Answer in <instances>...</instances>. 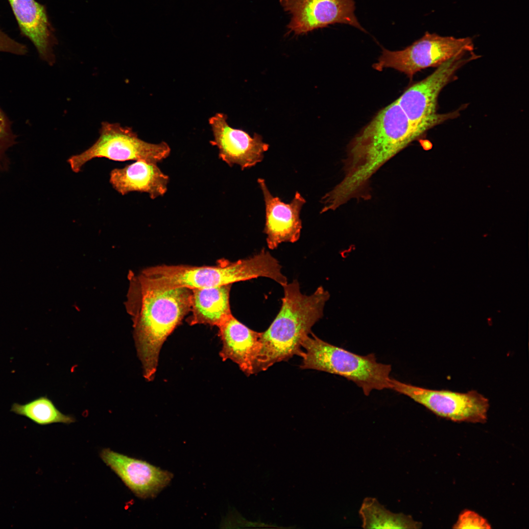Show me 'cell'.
<instances>
[{
    "instance_id": "cell-1",
    "label": "cell",
    "mask_w": 529,
    "mask_h": 529,
    "mask_svg": "<svg viewBox=\"0 0 529 529\" xmlns=\"http://www.w3.org/2000/svg\"><path fill=\"white\" fill-rule=\"evenodd\" d=\"M125 303L133 323V337L143 376L153 380L159 355L167 338L190 313L192 289L151 287L137 275H130Z\"/></svg>"
},
{
    "instance_id": "cell-2",
    "label": "cell",
    "mask_w": 529,
    "mask_h": 529,
    "mask_svg": "<svg viewBox=\"0 0 529 529\" xmlns=\"http://www.w3.org/2000/svg\"><path fill=\"white\" fill-rule=\"evenodd\" d=\"M283 287L284 296L280 310L268 328L261 332L254 374L294 355L301 357L302 341L322 317L329 296L322 287L310 295L303 294L296 280Z\"/></svg>"
},
{
    "instance_id": "cell-3",
    "label": "cell",
    "mask_w": 529,
    "mask_h": 529,
    "mask_svg": "<svg viewBox=\"0 0 529 529\" xmlns=\"http://www.w3.org/2000/svg\"><path fill=\"white\" fill-rule=\"evenodd\" d=\"M137 275L149 286L162 289L208 288L260 277L270 278L281 285L287 281L278 261L264 250L234 262L222 259L216 265L203 266L161 264L146 267Z\"/></svg>"
},
{
    "instance_id": "cell-4",
    "label": "cell",
    "mask_w": 529,
    "mask_h": 529,
    "mask_svg": "<svg viewBox=\"0 0 529 529\" xmlns=\"http://www.w3.org/2000/svg\"><path fill=\"white\" fill-rule=\"evenodd\" d=\"M302 341L301 369L336 374L353 382L368 396L373 390L391 389L390 364L377 361L374 354L361 356L333 345L312 332Z\"/></svg>"
},
{
    "instance_id": "cell-5",
    "label": "cell",
    "mask_w": 529,
    "mask_h": 529,
    "mask_svg": "<svg viewBox=\"0 0 529 529\" xmlns=\"http://www.w3.org/2000/svg\"><path fill=\"white\" fill-rule=\"evenodd\" d=\"M479 57L473 51L451 59L427 77L409 87L396 99L420 137L433 126L458 116L459 110L447 114L437 113L438 97L443 88L455 79L457 70Z\"/></svg>"
},
{
    "instance_id": "cell-6",
    "label": "cell",
    "mask_w": 529,
    "mask_h": 529,
    "mask_svg": "<svg viewBox=\"0 0 529 529\" xmlns=\"http://www.w3.org/2000/svg\"><path fill=\"white\" fill-rule=\"evenodd\" d=\"M170 148L167 143L146 142L139 138L128 127L118 123L102 122L99 137L89 148L71 156L67 162L75 173L81 171L89 161L96 158L123 162L142 160L157 164L168 157Z\"/></svg>"
},
{
    "instance_id": "cell-7",
    "label": "cell",
    "mask_w": 529,
    "mask_h": 529,
    "mask_svg": "<svg viewBox=\"0 0 529 529\" xmlns=\"http://www.w3.org/2000/svg\"><path fill=\"white\" fill-rule=\"evenodd\" d=\"M474 49V43L470 37L442 36L427 31L421 38L402 50L391 51L383 48L373 68L378 71L392 68L412 78L423 69L437 68L458 55L472 52Z\"/></svg>"
},
{
    "instance_id": "cell-8",
    "label": "cell",
    "mask_w": 529,
    "mask_h": 529,
    "mask_svg": "<svg viewBox=\"0 0 529 529\" xmlns=\"http://www.w3.org/2000/svg\"><path fill=\"white\" fill-rule=\"evenodd\" d=\"M391 389L405 395L436 415L456 422L484 423L488 400L476 391L460 393L427 389L391 379Z\"/></svg>"
},
{
    "instance_id": "cell-9",
    "label": "cell",
    "mask_w": 529,
    "mask_h": 529,
    "mask_svg": "<svg viewBox=\"0 0 529 529\" xmlns=\"http://www.w3.org/2000/svg\"><path fill=\"white\" fill-rule=\"evenodd\" d=\"M290 15L289 33L299 36L336 24H347L366 30L354 13V0H279Z\"/></svg>"
},
{
    "instance_id": "cell-10",
    "label": "cell",
    "mask_w": 529,
    "mask_h": 529,
    "mask_svg": "<svg viewBox=\"0 0 529 529\" xmlns=\"http://www.w3.org/2000/svg\"><path fill=\"white\" fill-rule=\"evenodd\" d=\"M227 116L217 113L209 119L214 139L211 144L219 150V158L230 167L240 166L242 170L261 162L269 145L257 133L252 137L248 133L231 127Z\"/></svg>"
},
{
    "instance_id": "cell-11",
    "label": "cell",
    "mask_w": 529,
    "mask_h": 529,
    "mask_svg": "<svg viewBox=\"0 0 529 529\" xmlns=\"http://www.w3.org/2000/svg\"><path fill=\"white\" fill-rule=\"evenodd\" d=\"M100 456L103 461L138 497H155L171 480L173 475L140 459L104 449Z\"/></svg>"
},
{
    "instance_id": "cell-12",
    "label": "cell",
    "mask_w": 529,
    "mask_h": 529,
    "mask_svg": "<svg viewBox=\"0 0 529 529\" xmlns=\"http://www.w3.org/2000/svg\"><path fill=\"white\" fill-rule=\"evenodd\" d=\"M258 182L265 202L264 232L267 235L268 248L274 249L282 242L298 240L302 229L300 213L306 200L297 192L290 203H285L278 197L271 194L264 179L259 178Z\"/></svg>"
},
{
    "instance_id": "cell-13",
    "label": "cell",
    "mask_w": 529,
    "mask_h": 529,
    "mask_svg": "<svg viewBox=\"0 0 529 529\" xmlns=\"http://www.w3.org/2000/svg\"><path fill=\"white\" fill-rule=\"evenodd\" d=\"M22 34L33 44L41 59L49 65L55 61V30L45 5L35 0H8Z\"/></svg>"
},
{
    "instance_id": "cell-14",
    "label": "cell",
    "mask_w": 529,
    "mask_h": 529,
    "mask_svg": "<svg viewBox=\"0 0 529 529\" xmlns=\"http://www.w3.org/2000/svg\"><path fill=\"white\" fill-rule=\"evenodd\" d=\"M222 346L219 355L238 365L246 375L253 374L254 364L261 347V332L248 328L232 314L217 327Z\"/></svg>"
},
{
    "instance_id": "cell-15",
    "label": "cell",
    "mask_w": 529,
    "mask_h": 529,
    "mask_svg": "<svg viewBox=\"0 0 529 529\" xmlns=\"http://www.w3.org/2000/svg\"><path fill=\"white\" fill-rule=\"evenodd\" d=\"M168 181L157 164L142 160L112 169L109 179L112 187L122 195L132 192H145L152 199L166 192Z\"/></svg>"
},
{
    "instance_id": "cell-16",
    "label": "cell",
    "mask_w": 529,
    "mask_h": 529,
    "mask_svg": "<svg viewBox=\"0 0 529 529\" xmlns=\"http://www.w3.org/2000/svg\"><path fill=\"white\" fill-rule=\"evenodd\" d=\"M231 286L192 289L191 314L186 320L189 325L218 327L232 314L229 302Z\"/></svg>"
},
{
    "instance_id": "cell-17",
    "label": "cell",
    "mask_w": 529,
    "mask_h": 529,
    "mask_svg": "<svg viewBox=\"0 0 529 529\" xmlns=\"http://www.w3.org/2000/svg\"><path fill=\"white\" fill-rule=\"evenodd\" d=\"M365 529H419L422 524L409 515L386 509L374 498L364 499L359 510Z\"/></svg>"
},
{
    "instance_id": "cell-18",
    "label": "cell",
    "mask_w": 529,
    "mask_h": 529,
    "mask_svg": "<svg viewBox=\"0 0 529 529\" xmlns=\"http://www.w3.org/2000/svg\"><path fill=\"white\" fill-rule=\"evenodd\" d=\"M10 411L41 426L57 423L69 424L75 421L73 416L64 414L58 410L47 396L39 397L24 404L14 403Z\"/></svg>"
},
{
    "instance_id": "cell-19",
    "label": "cell",
    "mask_w": 529,
    "mask_h": 529,
    "mask_svg": "<svg viewBox=\"0 0 529 529\" xmlns=\"http://www.w3.org/2000/svg\"><path fill=\"white\" fill-rule=\"evenodd\" d=\"M17 136L13 131L12 121L0 107V170H7L9 161L6 153L16 144Z\"/></svg>"
},
{
    "instance_id": "cell-20",
    "label": "cell",
    "mask_w": 529,
    "mask_h": 529,
    "mask_svg": "<svg viewBox=\"0 0 529 529\" xmlns=\"http://www.w3.org/2000/svg\"><path fill=\"white\" fill-rule=\"evenodd\" d=\"M453 528L490 529L491 527L484 518L477 513L470 510H465L459 515Z\"/></svg>"
},
{
    "instance_id": "cell-21",
    "label": "cell",
    "mask_w": 529,
    "mask_h": 529,
    "mask_svg": "<svg viewBox=\"0 0 529 529\" xmlns=\"http://www.w3.org/2000/svg\"><path fill=\"white\" fill-rule=\"evenodd\" d=\"M21 49V44L0 29V52L18 54Z\"/></svg>"
}]
</instances>
